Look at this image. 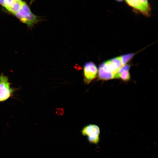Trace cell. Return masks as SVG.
I'll use <instances>...</instances> for the list:
<instances>
[{"label":"cell","instance_id":"10","mask_svg":"<svg viewBox=\"0 0 158 158\" xmlns=\"http://www.w3.org/2000/svg\"><path fill=\"white\" fill-rule=\"evenodd\" d=\"M0 4L6 9V6L4 3V0H0Z\"/></svg>","mask_w":158,"mask_h":158},{"label":"cell","instance_id":"6","mask_svg":"<svg viewBox=\"0 0 158 158\" xmlns=\"http://www.w3.org/2000/svg\"><path fill=\"white\" fill-rule=\"evenodd\" d=\"M23 1L15 0L8 11L14 15L19 11L21 9Z\"/></svg>","mask_w":158,"mask_h":158},{"label":"cell","instance_id":"8","mask_svg":"<svg viewBox=\"0 0 158 158\" xmlns=\"http://www.w3.org/2000/svg\"><path fill=\"white\" fill-rule=\"evenodd\" d=\"M134 55L133 54L131 53L121 56L122 60L124 64L126 65L132 58Z\"/></svg>","mask_w":158,"mask_h":158},{"label":"cell","instance_id":"2","mask_svg":"<svg viewBox=\"0 0 158 158\" xmlns=\"http://www.w3.org/2000/svg\"><path fill=\"white\" fill-rule=\"evenodd\" d=\"M14 16L30 28H32L41 20L40 18L33 14L28 5L24 1L20 11Z\"/></svg>","mask_w":158,"mask_h":158},{"label":"cell","instance_id":"3","mask_svg":"<svg viewBox=\"0 0 158 158\" xmlns=\"http://www.w3.org/2000/svg\"><path fill=\"white\" fill-rule=\"evenodd\" d=\"M17 89L11 87L8 76L0 75V102L5 101L12 97Z\"/></svg>","mask_w":158,"mask_h":158},{"label":"cell","instance_id":"12","mask_svg":"<svg viewBox=\"0 0 158 158\" xmlns=\"http://www.w3.org/2000/svg\"><path fill=\"white\" fill-rule=\"evenodd\" d=\"M15 0L17 1H21V0Z\"/></svg>","mask_w":158,"mask_h":158},{"label":"cell","instance_id":"11","mask_svg":"<svg viewBox=\"0 0 158 158\" xmlns=\"http://www.w3.org/2000/svg\"><path fill=\"white\" fill-rule=\"evenodd\" d=\"M35 1V0H31L30 2V4H32Z\"/></svg>","mask_w":158,"mask_h":158},{"label":"cell","instance_id":"5","mask_svg":"<svg viewBox=\"0 0 158 158\" xmlns=\"http://www.w3.org/2000/svg\"><path fill=\"white\" fill-rule=\"evenodd\" d=\"M98 70L96 66L91 61L85 63L83 66L84 81L86 84H88L97 76Z\"/></svg>","mask_w":158,"mask_h":158},{"label":"cell","instance_id":"1","mask_svg":"<svg viewBox=\"0 0 158 158\" xmlns=\"http://www.w3.org/2000/svg\"><path fill=\"white\" fill-rule=\"evenodd\" d=\"M124 65L121 56L102 63L98 71L99 78L105 80L119 78L118 72Z\"/></svg>","mask_w":158,"mask_h":158},{"label":"cell","instance_id":"4","mask_svg":"<svg viewBox=\"0 0 158 158\" xmlns=\"http://www.w3.org/2000/svg\"><path fill=\"white\" fill-rule=\"evenodd\" d=\"M82 135L87 137L88 141L90 143L97 144L100 140V129L97 125L89 124L84 127L81 130Z\"/></svg>","mask_w":158,"mask_h":158},{"label":"cell","instance_id":"7","mask_svg":"<svg viewBox=\"0 0 158 158\" xmlns=\"http://www.w3.org/2000/svg\"><path fill=\"white\" fill-rule=\"evenodd\" d=\"M128 71H123L120 74L119 78H121L124 81L129 80L130 78V75Z\"/></svg>","mask_w":158,"mask_h":158},{"label":"cell","instance_id":"9","mask_svg":"<svg viewBox=\"0 0 158 158\" xmlns=\"http://www.w3.org/2000/svg\"><path fill=\"white\" fill-rule=\"evenodd\" d=\"M15 0H4V3L6 6V9L8 11L10 6L14 2Z\"/></svg>","mask_w":158,"mask_h":158}]
</instances>
